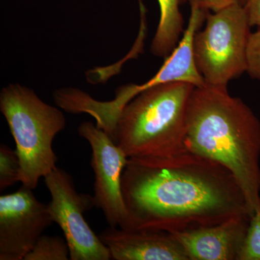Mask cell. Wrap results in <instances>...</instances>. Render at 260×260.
<instances>
[{"label": "cell", "instance_id": "16", "mask_svg": "<svg viewBox=\"0 0 260 260\" xmlns=\"http://www.w3.org/2000/svg\"><path fill=\"white\" fill-rule=\"evenodd\" d=\"M244 8L250 26L260 28V0H246Z\"/></svg>", "mask_w": 260, "mask_h": 260}, {"label": "cell", "instance_id": "12", "mask_svg": "<svg viewBox=\"0 0 260 260\" xmlns=\"http://www.w3.org/2000/svg\"><path fill=\"white\" fill-rule=\"evenodd\" d=\"M68 259H70V248L66 239L43 234L24 260Z\"/></svg>", "mask_w": 260, "mask_h": 260}, {"label": "cell", "instance_id": "10", "mask_svg": "<svg viewBox=\"0 0 260 260\" xmlns=\"http://www.w3.org/2000/svg\"><path fill=\"white\" fill-rule=\"evenodd\" d=\"M251 216L172 233L189 260H239Z\"/></svg>", "mask_w": 260, "mask_h": 260}, {"label": "cell", "instance_id": "6", "mask_svg": "<svg viewBox=\"0 0 260 260\" xmlns=\"http://www.w3.org/2000/svg\"><path fill=\"white\" fill-rule=\"evenodd\" d=\"M51 200L48 210L59 225L70 248L71 260L112 259L110 251L87 223L84 213L95 207L93 196L78 193L73 178L56 167L44 177Z\"/></svg>", "mask_w": 260, "mask_h": 260}, {"label": "cell", "instance_id": "9", "mask_svg": "<svg viewBox=\"0 0 260 260\" xmlns=\"http://www.w3.org/2000/svg\"><path fill=\"white\" fill-rule=\"evenodd\" d=\"M114 260H189L172 233L109 226L99 235Z\"/></svg>", "mask_w": 260, "mask_h": 260}, {"label": "cell", "instance_id": "5", "mask_svg": "<svg viewBox=\"0 0 260 260\" xmlns=\"http://www.w3.org/2000/svg\"><path fill=\"white\" fill-rule=\"evenodd\" d=\"M203 30L194 38L195 62L205 83L225 87L246 72V51L251 32L244 5L239 0L208 13Z\"/></svg>", "mask_w": 260, "mask_h": 260}, {"label": "cell", "instance_id": "15", "mask_svg": "<svg viewBox=\"0 0 260 260\" xmlns=\"http://www.w3.org/2000/svg\"><path fill=\"white\" fill-rule=\"evenodd\" d=\"M246 73L260 81V28L251 32L246 51Z\"/></svg>", "mask_w": 260, "mask_h": 260}, {"label": "cell", "instance_id": "17", "mask_svg": "<svg viewBox=\"0 0 260 260\" xmlns=\"http://www.w3.org/2000/svg\"><path fill=\"white\" fill-rule=\"evenodd\" d=\"M186 1V0H179V3H185ZM236 1L237 0H202V3L206 9L216 12L223 9L228 5L235 3Z\"/></svg>", "mask_w": 260, "mask_h": 260}, {"label": "cell", "instance_id": "8", "mask_svg": "<svg viewBox=\"0 0 260 260\" xmlns=\"http://www.w3.org/2000/svg\"><path fill=\"white\" fill-rule=\"evenodd\" d=\"M23 185L0 197V260H24L54 223L48 205Z\"/></svg>", "mask_w": 260, "mask_h": 260}, {"label": "cell", "instance_id": "7", "mask_svg": "<svg viewBox=\"0 0 260 260\" xmlns=\"http://www.w3.org/2000/svg\"><path fill=\"white\" fill-rule=\"evenodd\" d=\"M78 133L92 150L95 207L102 210L109 226L129 229V214L121 189V177L129 158L96 124L84 121Z\"/></svg>", "mask_w": 260, "mask_h": 260}, {"label": "cell", "instance_id": "11", "mask_svg": "<svg viewBox=\"0 0 260 260\" xmlns=\"http://www.w3.org/2000/svg\"><path fill=\"white\" fill-rule=\"evenodd\" d=\"M160 20L151 44L154 55L167 58L177 47L184 30L179 0H158Z\"/></svg>", "mask_w": 260, "mask_h": 260}, {"label": "cell", "instance_id": "13", "mask_svg": "<svg viewBox=\"0 0 260 260\" xmlns=\"http://www.w3.org/2000/svg\"><path fill=\"white\" fill-rule=\"evenodd\" d=\"M20 164L16 150L5 144L0 146V190L20 182Z\"/></svg>", "mask_w": 260, "mask_h": 260}, {"label": "cell", "instance_id": "3", "mask_svg": "<svg viewBox=\"0 0 260 260\" xmlns=\"http://www.w3.org/2000/svg\"><path fill=\"white\" fill-rule=\"evenodd\" d=\"M194 85L173 82L138 94L121 110L109 136L128 158L160 159L188 150V106Z\"/></svg>", "mask_w": 260, "mask_h": 260}, {"label": "cell", "instance_id": "1", "mask_svg": "<svg viewBox=\"0 0 260 260\" xmlns=\"http://www.w3.org/2000/svg\"><path fill=\"white\" fill-rule=\"evenodd\" d=\"M121 189L129 229L174 233L253 215L232 173L189 150L168 158H129Z\"/></svg>", "mask_w": 260, "mask_h": 260}, {"label": "cell", "instance_id": "18", "mask_svg": "<svg viewBox=\"0 0 260 260\" xmlns=\"http://www.w3.org/2000/svg\"><path fill=\"white\" fill-rule=\"evenodd\" d=\"M239 1H240L241 3H242L243 5L245 4L246 0H239Z\"/></svg>", "mask_w": 260, "mask_h": 260}, {"label": "cell", "instance_id": "4", "mask_svg": "<svg viewBox=\"0 0 260 260\" xmlns=\"http://www.w3.org/2000/svg\"><path fill=\"white\" fill-rule=\"evenodd\" d=\"M0 111L16 145L20 164V182L34 189L41 178L56 168L52 143L67 121L60 109L42 101L32 89L10 84L0 93Z\"/></svg>", "mask_w": 260, "mask_h": 260}, {"label": "cell", "instance_id": "14", "mask_svg": "<svg viewBox=\"0 0 260 260\" xmlns=\"http://www.w3.org/2000/svg\"><path fill=\"white\" fill-rule=\"evenodd\" d=\"M239 260H260V211L251 216Z\"/></svg>", "mask_w": 260, "mask_h": 260}, {"label": "cell", "instance_id": "2", "mask_svg": "<svg viewBox=\"0 0 260 260\" xmlns=\"http://www.w3.org/2000/svg\"><path fill=\"white\" fill-rule=\"evenodd\" d=\"M185 145L232 173L251 213L260 211V121L242 99L231 95L225 87H194Z\"/></svg>", "mask_w": 260, "mask_h": 260}]
</instances>
